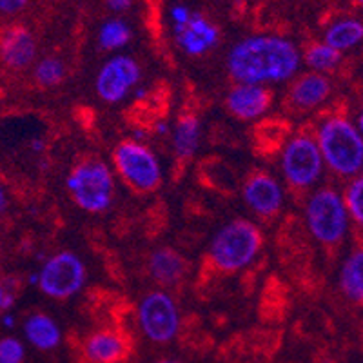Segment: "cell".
<instances>
[{
	"mask_svg": "<svg viewBox=\"0 0 363 363\" xmlns=\"http://www.w3.org/2000/svg\"><path fill=\"white\" fill-rule=\"evenodd\" d=\"M274 95L267 86H252V84H236L229 93H227L225 106L227 111L235 118L251 120L260 118L271 109Z\"/></svg>",
	"mask_w": 363,
	"mask_h": 363,
	"instance_id": "cell-14",
	"label": "cell"
},
{
	"mask_svg": "<svg viewBox=\"0 0 363 363\" xmlns=\"http://www.w3.org/2000/svg\"><path fill=\"white\" fill-rule=\"evenodd\" d=\"M349 213L343 196L333 187L314 191L306 203V223L313 238L325 247H335L349 231Z\"/></svg>",
	"mask_w": 363,
	"mask_h": 363,
	"instance_id": "cell-5",
	"label": "cell"
},
{
	"mask_svg": "<svg viewBox=\"0 0 363 363\" xmlns=\"http://www.w3.org/2000/svg\"><path fill=\"white\" fill-rule=\"evenodd\" d=\"M138 327L149 342L165 345L180 330V311L177 301L165 291H149L138 303Z\"/></svg>",
	"mask_w": 363,
	"mask_h": 363,
	"instance_id": "cell-9",
	"label": "cell"
},
{
	"mask_svg": "<svg viewBox=\"0 0 363 363\" xmlns=\"http://www.w3.org/2000/svg\"><path fill=\"white\" fill-rule=\"evenodd\" d=\"M280 164L287 186L294 191L311 189L320 180L325 165L316 138L307 133H298L285 142Z\"/></svg>",
	"mask_w": 363,
	"mask_h": 363,
	"instance_id": "cell-7",
	"label": "cell"
},
{
	"mask_svg": "<svg viewBox=\"0 0 363 363\" xmlns=\"http://www.w3.org/2000/svg\"><path fill=\"white\" fill-rule=\"evenodd\" d=\"M115 363H124V362H115Z\"/></svg>",
	"mask_w": 363,
	"mask_h": 363,
	"instance_id": "cell-35",
	"label": "cell"
},
{
	"mask_svg": "<svg viewBox=\"0 0 363 363\" xmlns=\"http://www.w3.org/2000/svg\"><path fill=\"white\" fill-rule=\"evenodd\" d=\"M264 235L260 227L247 218L227 222L216 231L209 244L211 265L220 272H238L249 267L260 255Z\"/></svg>",
	"mask_w": 363,
	"mask_h": 363,
	"instance_id": "cell-3",
	"label": "cell"
},
{
	"mask_svg": "<svg viewBox=\"0 0 363 363\" xmlns=\"http://www.w3.org/2000/svg\"><path fill=\"white\" fill-rule=\"evenodd\" d=\"M128 349L129 343L124 336L109 329L95 330L84 343V354L89 363L124 362Z\"/></svg>",
	"mask_w": 363,
	"mask_h": 363,
	"instance_id": "cell-16",
	"label": "cell"
},
{
	"mask_svg": "<svg viewBox=\"0 0 363 363\" xmlns=\"http://www.w3.org/2000/svg\"><path fill=\"white\" fill-rule=\"evenodd\" d=\"M157 363H180V362H177V359H160V362Z\"/></svg>",
	"mask_w": 363,
	"mask_h": 363,
	"instance_id": "cell-33",
	"label": "cell"
},
{
	"mask_svg": "<svg viewBox=\"0 0 363 363\" xmlns=\"http://www.w3.org/2000/svg\"><path fill=\"white\" fill-rule=\"evenodd\" d=\"M343 202H345L349 218L363 229V174L352 178L351 184L347 186Z\"/></svg>",
	"mask_w": 363,
	"mask_h": 363,
	"instance_id": "cell-25",
	"label": "cell"
},
{
	"mask_svg": "<svg viewBox=\"0 0 363 363\" xmlns=\"http://www.w3.org/2000/svg\"><path fill=\"white\" fill-rule=\"evenodd\" d=\"M26 345L15 336L0 338V363H24Z\"/></svg>",
	"mask_w": 363,
	"mask_h": 363,
	"instance_id": "cell-26",
	"label": "cell"
},
{
	"mask_svg": "<svg viewBox=\"0 0 363 363\" xmlns=\"http://www.w3.org/2000/svg\"><path fill=\"white\" fill-rule=\"evenodd\" d=\"M33 79L40 87H55L66 79V66L58 58L45 57L35 66Z\"/></svg>",
	"mask_w": 363,
	"mask_h": 363,
	"instance_id": "cell-24",
	"label": "cell"
},
{
	"mask_svg": "<svg viewBox=\"0 0 363 363\" xmlns=\"http://www.w3.org/2000/svg\"><path fill=\"white\" fill-rule=\"evenodd\" d=\"M106 6L115 13H124L131 9L133 0H106Z\"/></svg>",
	"mask_w": 363,
	"mask_h": 363,
	"instance_id": "cell-29",
	"label": "cell"
},
{
	"mask_svg": "<svg viewBox=\"0 0 363 363\" xmlns=\"http://www.w3.org/2000/svg\"><path fill=\"white\" fill-rule=\"evenodd\" d=\"M200 120L194 115H184L173 129V151L178 160H189L200 144Z\"/></svg>",
	"mask_w": 363,
	"mask_h": 363,
	"instance_id": "cell-20",
	"label": "cell"
},
{
	"mask_svg": "<svg viewBox=\"0 0 363 363\" xmlns=\"http://www.w3.org/2000/svg\"><path fill=\"white\" fill-rule=\"evenodd\" d=\"M133 31L122 18H108L99 29V45L104 51H118L131 42Z\"/></svg>",
	"mask_w": 363,
	"mask_h": 363,
	"instance_id": "cell-22",
	"label": "cell"
},
{
	"mask_svg": "<svg viewBox=\"0 0 363 363\" xmlns=\"http://www.w3.org/2000/svg\"><path fill=\"white\" fill-rule=\"evenodd\" d=\"M363 40V22L358 18H342L330 24L325 31V44L333 50L343 51L351 50Z\"/></svg>",
	"mask_w": 363,
	"mask_h": 363,
	"instance_id": "cell-21",
	"label": "cell"
},
{
	"mask_svg": "<svg viewBox=\"0 0 363 363\" xmlns=\"http://www.w3.org/2000/svg\"><path fill=\"white\" fill-rule=\"evenodd\" d=\"M37 40L28 28L13 24L0 31V64L9 71H24L35 62Z\"/></svg>",
	"mask_w": 363,
	"mask_h": 363,
	"instance_id": "cell-12",
	"label": "cell"
},
{
	"mask_svg": "<svg viewBox=\"0 0 363 363\" xmlns=\"http://www.w3.org/2000/svg\"><path fill=\"white\" fill-rule=\"evenodd\" d=\"M2 323H4V327H8V329H13V327H15V316H13L11 313H4Z\"/></svg>",
	"mask_w": 363,
	"mask_h": 363,
	"instance_id": "cell-31",
	"label": "cell"
},
{
	"mask_svg": "<svg viewBox=\"0 0 363 363\" xmlns=\"http://www.w3.org/2000/svg\"><path fill=\"white\" fill-rule=\"evenodd\" d=\"M330 91H333V86L325 74L311 71L294 80L289 89V102L293 104V108L307 111V109L322 106L330 96Z\"/></svg>",
	"mask_w": 363,
	"mask_h": 363,
	"instance_id": "cell-15",
	"label": "cell"
},
{
	"mask_svg": "<svg viewBox=\"0 0 363 363\" xmlns=\"http://www.w3.org/2000/svg\"><path fill=\"white\" fill-rule=\"evenodd\" d=\"M28 4L29 0H0V15L13 17V15L24 11Z\"/></svg>",
	"mask_w": 363,
	"mask_h": 363,
	"instance_id": "cell-27",
	"label": "cell"
},
{
	"mask_svg": "<svg viewBox=\"0 0 363 363\" xmlns=\"http://www.w3.org/2000/svg\"><path fill=\"white\" fill-rule=\"evenodd\" d=\"M113 165L120 178L136 193H153L164 178L157 155L138 140L120 142L113 151Z\"/></svg>",
	"mask_w": 363,
	"mask_h": 363,
	"instance_id": "cell-6",
	"label": "cell"
},
{
	"mask_svg": "<svg viewBox=\"0 0 363 363\" xmlns=\"http://www.w3.org/2000/svg\"><path fill=\"white\" fill-rule=\"evenodd\" d=\"M149 277L158 285L180 284L189 272V262L173 247H160L151 252L147 262Z\"/></svg>",
	"mask_w": 363,
	"mask_h": 363,
	"instance_id": "cell-17",
	"label": "cell"
},
{
	"mask_svg": "<svg viewBox=\"0 0 363 363\" xmlns=\"http://www.w3.org/2000/svg\"><path fill=\"white\" fill-rule=\"evenodd\" d=\"M9 206V194H8V189L4 187V184L0 182V216L4 215L6 209H8Z\"/></svg>",
	"mask_w": 363,
	"mask_h": 363,
	"instance_id": "cell-30",
	"label": "cell"
},
{
	"mask_svg": "<svg viewBox=\"0 0 363 363\" xmlns=\"http://www.w3.org/2000/svg\"><path fill=\"white\" fill-rule=\"evenodd\" d=\"M13 293L9 291V287H6V284L0 281V313H8V309H11L13 306Z\"/></svg>",
	"mask_w": 363,
	"mask_h": 363,
	"instance_id": "cell-28",
	"label": "cell"
},
{
	"mask_svg": "<svg viewBox=\"0 0 363 363\" xmlns=\"http://www.w3.org/2000/svg\"><path fill=\"white\" fill-rule=\"evenodd\" d=\"M301 66V53L278 35H251L227 53V71L236 84L267 86L291 80Z\"/></svg>",
	"mask_w": 363,
	"mask_h": 363,
	"instance_id": "cell-1",
	"label": "cell"
},
{
	"mask_svg": "<svg viewBox=\"0 0 363 363\" xmlns=\"http://www.w3.org/2000/svg\"><path fill=\"white\" fill-rule=\"evenodd\" d=\"M340 289L347 300L363 306V245L352 249L340 269Z\"/></svg>",
	"mask_w": 363,
	"mask_h": 363,
	"instance_id": "cell-19",
	"label": "cell"
},
{
	"mask_svg": "<svg viewBox=\"0 0 363 363\" xmlns=\"http://www.w3.org/2000/svg\"><path fill=\"white\" fill-rule=\"evenodd\" d=\"M86 265L73 251H60L45 260L37 272V285L42 294L53 300H67L86 285Z\"/></svg>",
	"mask_w": 363,
	"mask_h": 363,
	"instance_id": "cell-8",
	"label": "cell"
},
{
	"mask_svg": "<svg viewBox=\"0 0 363 363\" xmlns=\"http://www.w3.org/2000/svg\"><path fill=\"white\" fill-rule=\"evenodd\" d=\"M66 189L79 209L89 215H100L115 200V177L106 162L89 158L79 162L69 171Z\"/></svg>",
	"mask_w": 363,
	"mask_h": 363,
	"instance_id": "cell-4",
	"label": "cell"
},
{
	"mask_svg": "<svg viewBox=\"0 0 363 363\" xmlns=\"http://www.w3.org/2000/svg\"><path fill=\"white\" fill-rule=\"evenodd\" d=\"M356 128H358L359 135L363 136V111L359 113V116H358V122H356Z\"/></svg>",
	"mask_w": 363,
	"mask_h": 363,
	"instance_id": "cell-32",
	"label": "cell"
},
{
	"mask_svg": "<svg viewBox=\"0 0 363 363\" xmlns=\"http://www.w3.org/2000/svg\"><path fill=\"white\" fill-rule=\"evenodd\" d=\"M316 144L323 164L338 177L354 178L363 169V136L345 116H329L320 124Z\"/></svg>",
	"mask_w": 363,
	"mask_h": 363,
	"instance_id": "cell-2",
	"label": "cell"
},
{
	"mask_svg": "<svg viewBox=\"0 0 363 363\" xmlns=\"http://www.w3.org/2000/svg\"><path fill=\"white\" fill-rule=\"evenodd\" d=\"M24 336L38 351H53L62 342L60 327L53 318L44 313H33L26 318Z\"/></svg>",
	"mask_w": 363,
	"mask_h": 363,
	"instance_id": "cell-18",
	"label": "cell"
},
{
	"mask_svg": "<svg viewBox=\"0 0 363 363\" xmlns=\"http://www.w3.org/2000/svg\"><path fill=\"white\" fill-rule=\"evenodd\" d=\"M301 60L307 64V67H311L313 73L323 74L327 71L336 69V66L342 62V53L333 50L325 42H318V44H313L307 48Z\"/></svg>",
	"mask_w": 363,
	"mask_h": 363,
	"instance_id": "cell-23",
	"label": "cell"
},
{
	"mask_svg": "<svg viewBox=\"0 0 363 363\" xmlns=\"http://www.w3.org/2000/svg\"><path fill=\"white\" fill-rule=\"evenodd\" d=\"M142 67L133 57L115 55L102 64L96 73L95 91L106 104H118L138 86Z\"/></svg>",
	"mask_w": 363,
	"mask_h": 363,
	"instance_id": "cell-10",
	"label": "cell"
},
{
	"mask_svg": "<svg viewBox=\"0 0 363 363\" xmlns=\"http://www.w3.org/2000/svg\"><path fill=\"white\" fill-rule=\"evenodd\" d=\"M242 196L245 206L260 218L277 216L284 206V189L280 182L265 171H255L245 178Z\"/></svg>",
	"mask_w": 363,
	"mask_h": 363,
	"instance_id": "cell-11",
	"label": "cell"
},
{
	"mask_svg": "<svg viewBox=\"0 0 363 363\" xmlns=\"http://www.w3.org/2000/svg\"><path fill=\"white\" fill-rule=\"evenodd\" d=\"M352 2H354V4H358V6H363V0H352Z\"/></svg>",
	"mask_w": 363,
	"mask_h": 363,
	"instance_id": "cell-34",
	"label": "cell"
},
{
	"mask_svg": "<svg viewBox=\"0 0 363 363\" xmlns=\"http://www.w3.org/2000/svg\"><path fill=\"white\" fill-rule=\"evenodd\" d=\"M173 33L180 50L189 57H202L220 40V31L202 13H191L184 24L173 26Z\"/></svg>",
	"mask_w": 363,
	"mask_h": 363,
	"instance_id": "cell-13",
	"label": "cell"
}]
</instances>
